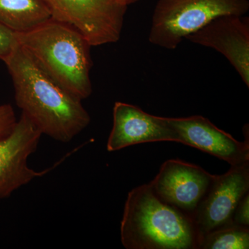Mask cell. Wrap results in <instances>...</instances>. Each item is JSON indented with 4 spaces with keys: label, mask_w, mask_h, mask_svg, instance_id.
Masks as SVG:
<instances>
[{
    "label": "cell",
    "mask_w": 249,
    "mask_h": 249,
    "mask_svg": "<svg viewBox=\"0 0 249 249\" xmlns=\"http://www.w3.org/2000/svg\"><path fill=\"white\" fill-rule=\"evenodd\" d=\"M3 62L12 79L16 105L42 134L69 142L89 125L91 117L82 101L47 76L17 41Z\"/></svg>",
    "instance_id": "6da1fadb"
},
{
    "label": "cell",
    "mask_w": 249,
    "mask_h": 249,
    "mask_svg": "<svg viewBox=\"0 0 249 249\" xmlns=\"http://www.w3.org/2000/svg\"><path fill=\"white\" fill-rule=\"evenodd\" d=\"M18 45L54 83L83 101L91 96L90 47L69 24L50 19L34 29L15 33Z\"/></svg>",
    "instance_id": "7a4b0ae2"
},
{
    "label": "cell",
    "mask_w": 249,
    "mask_h": 249,
    "mask_svg": "<svg viewBox=\"0 0 249 249\" xmlns=\"http://www.w3.org/2000/svg\"><path fill=\"white\" fill-rule=\"evenodd\" d=\"M121 240L127 249H198L199 245L191 216L160 199L150 183L129 192Z\"/></svg>",
    "instance_id": "3957f363"
},
{
    "label": "cell",
    "mask_w": 249,
    "mask_h": 249,
    "mask_svg": "<svg viewBox=\"0 0 249 249\" xmlns=\"http://www.w3.org/2000/svg\"><path fill=\"white\" fill-rule=\"evenodd\" d=\"M248 0H159L152 15L149 41L173 50L187 36L219 16H245Z\"/></svg>",
    "instance_id": "277c9868"
},
{
    "label": "cell",
    "mask_w": 249,
    "mask_h": 249,
    "mask_svg": "<svg viewBox=\"0 0 249 249\" xmlns=\"http://www.w3.org/2000/svg\"><path fill=\"white\" fill-rule=\"evenodd\" d=\"M52 19L69 24L91 47L120 39L127 6L116 0H45Z\"/></svg>",
    "instance_id": "5b68a950"
},
{
    "label": "cell",
    "mask_w": 249,
    "mask_h": 249,
    "mask_svg": "<svg viewBox=\"0 0 249 249\" xmlns=\"http://www.w3.org/2000/svg\"><path fill=\"white\" fill-rule=\"evenodd\" d=\"M248 193L249 163L231 166L227 173L214 175L209 191L191 214L199 242L209 232L233 224L236 207Z\"/></svg>",
    "instance_id": "8992f818"
},
{
    "label": "cell",
    "mask_w": 249,
    "mask_h": 249,
    "mask_svg": "<svg viewBox=\"0 0 249 249\" xmlns=\"http://www.w3.org/2000/svg\"><path fill=\"white\" fill-rule=\"evenodd\" d=\"M42 135L22 113L11 133L0 139V199L50 170L36 171L28 165V159L37 150Z\"/></svg>",
    "instance_id": "52a82bcc"
},
{
    "label": "cell",
    "mask_w": 249,
    "mask_h": 249,
    "mask_svg": "<svg viewBox=\"0 0 249 249\" xmlns=\"http://www.w3.org/2000/svg\"><path fill=\"white\" fill-rule=\"evenodd\" d=\"M214 178L199 165L169 160L162 164L150 184L160 199L191 216Z\"/></svg>",
    "instance_id": "ba28073f"
},
{
    "label": "cell",
    "mask_w": 249,
    "mask_h": 249,
    "mask_svg": "<svg viewBox=\"0 0 249 249\" xmlns=\"http://www.w3.org/2000/svg\"><path fill=\"white\" fill-rule=\"evenodd\" d=\"M187 40L222 53L249 87V19L227 15L213 19L187 36Z\"/></svg>",
    "instance_id": "9c48e42d"
},
{
    "label": "cell",
    "mask_w": 249,
    "mask_h": 249,
    "mask_svg": "<svg viewBox=\"0 0 249 249\" xmlns=\"http://www.w3.org/2000/svg\"><path fill=\"white\" fill-rule=\"evenodd\" d=\"M178 141V134L168 118L152 115L129 103H114L112 129L107 143L108 152L145 142Z\"/></svg>",
    "instance_id": "30bf717a"
},
{
    "label": "cell",
    "mask_w": 249,
    "mask_h": 249,
    "mask_svg": "<svg viewBox=\"0 0 249 249\" xmlns=\"http://www.w3.org/2000/svg\"><path fill=\"white\" fill-rule=\"evenodd\" d=\"M178 142L198 149L227 162L231 166L249 163V139L240 142L202 116L168 118Z\"/></svg>",
    "instance_id": "8fae6325"
},
{
    "label": "cell",
    "mask_w": 249,
    "mask_h": 249,
    "mask_svg": "<svg viewBox=\"0 0 249 249\" xmlns=\"http://www.w3.org/2000/svg\"><path fill=\"white\" fill-rule=\"evenodd\" d=\"M50 18L45 0H0V24L13 32L31 30Z\"/></svg>",
    "instance_id": "7c38bea8"
},
{
    "label": "cell",
    "mask_w": 249,
    "mask_h": 249,
    "mask_svg": "<svg viewBox=\"0 0 249 249\" xmlns=\"http://www.w3.org/2000/svg\"><path fill=\"white\" fill-rule=\"evenodd\" d=\"M249 227L235 224L219 228L199 240L198 249H248Z\"/></svg>",
    "instance_id": "4fadbf2b"
},
{
    "label": "cell",
    "mask_w": 249,
    "mask_h": 249,
    "mask_svg": "<svg viewBox=\"0 0 249 249\" xmlns=\"http://www.w3.org/2000/svg\"><path fill=\"white\" fill-rule=\"evenodd\" d=\"M16 122L17 119L12 106L9 104L0 106V139L11 133Z\"/></svg>",
    "instance_id": "5bb4252c"
},
{
    "label": "cell",
    "mask_w": 249,
    "mask_h": 249,
    "mask_svg": "<svg viewBox=\"0 0 249 249\" xmlns=\"http://www.w3.org/2000/svg\"><path fill=\"white\" fill-rule=\"evenodd\" d=\"M16 44L15 33L0 24V60H4Z\"/></svg>",
    "instance_id": "9a60e30c"
},
{
    "label": "cell",
    "mask_w": 249,
    "mask_h": 249,
    "mask_svg": "<svg viewBox=\"0 0 249 249\" xmlns=\"http://www.w3.org/2000/svg\"><path fill=\"white\" fill-rule=\"evenodd\" d=\"M232 222L236 225L249 227V193L241 199L234 212Z\"/></svg>",
    "instance_id": "2e32d148"
},
{
    "label": "cell",
    "mask_w": 249,
    "mask_h": 249,
    "mask_svg": "<svg viewBox=\"0 0 249 249\" xmlns=\"http://www.w3.org/2000/svg\"><path fill=\"white\" fill-rule=\"evenodd\" d=\"M116 1L120 3V4L124 5V6H127L129 4L137 2V1H139V0H116Z\"/></svg>",
    "instance_id": "e0dca14e"
}]
</instances>
